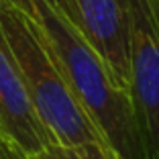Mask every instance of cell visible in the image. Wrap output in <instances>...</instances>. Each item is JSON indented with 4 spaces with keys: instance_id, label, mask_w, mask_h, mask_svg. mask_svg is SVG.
I'll return each mask as SVG.
<instances>
[{
    "instance_id": "obj_6",
    "label": "cell",
    "mask_w": 159,
    "mask_h": 159,
    "mask_svg": "<svg viewBox=\"0 0 159 159\" xmlns=\"http://www.w3.org/2000/svg\"><path fill=\"white\" fill-rule=\"evenodd\" d=\"M31 159H120L104 143H82V145H51Z\"/></svg>"
},
{
    "instance_id": "obj_2",
    "label": "cell",
    "mask_w": 159,
    "mask_h": 159,
    "mask_svg": "<svg viewBox=\"0 0 159 159\" xmlns=\"http://www.w3.org/2000/svg\"><path fill=\"white\" fill-rule=\"evenodd\" d=\"M0 27L20 70L31 104L53 145H106L70 90L35 16L14 6L0 4Z\"/></svg>"
},
{
    "instance_id": "obj_5",
    "label": "cell",
    "mask_w": 159,
    "mask_h": 159,
    "mask_svg": "<svg viewBox=\"0 0 159 159\" xmlns=\"http://www.w3.org/2000/svg\"><path fill=\"white\" fill-rule=\"evenodd\" d=\"M59 10L129 86V0H61Z\"/></svg>"
},
{
    "instance_id": "obj_4",
    "label": "cell",
    "mask_w": 159,
    "mask_h": 159,
    "mask_svg": "<svg viewBox=\"0 0 159 159\" xmlns=\"http://www.w3.org/2000/svg\"><path fill=\"white\" fill-rule=\"evenodd\" d=\"M0 145L31 159L53 145L35 112L20 70L0 27Z\"/></svg>"
},
{
    "instance_id": "obj_7",
    "label": "cell",
    "mask_w": 159,
    "mask_h": 159,
    "mask_svg": "<svg viewBox=\"0 0 159 159\" xmlns=\"http://www.w3.org/2000/svg\"><path fill=\"white\" fill-rule=\"evenodd\" d=\"M0 4L14 6V8H19V10H23V12L33 16V2H31V0H0Z\"/></svg>"
},
{
    "instance_id": "obj_9",
    "label": "cell",
    "mask_w": 159,
    "mask_h": 159,
    "mask_svg": "<svg viewBox=\"0 0 159 159\" xmlns=\"http://www.w3.org/2000/svg\"><path fill=\"white\" fill-rule=\"evenodd\" d=\"M45 2H49V4L57 6V8H59V6H61V0H45Z\"/></svg>"
},
{
    "instance_id": "obj_3",
    "label": "cell",
    "mask_w": 159,
    "mask_h": 159,
    "mask_svg": "<svg viewBox=\"0 0 159 159\" xmlns=\"http://www.w3.org/2000/svg\"><path fill=\"white\" fill-rule=\"evenodd\" d=\"M129 94L147 159H159V0H129Z\"/></svg>"
},
{
    "instance_id": "obj_1",
    "label": "cell",
    "mask_w": 159,
    "mask_h": 159,
    "mask_svg": "<svg viewBox=\"0 0 159 159\" xmlns=\"http://www.w3.org/2000/svg\"><path fill=\"white\" fill-rule=\"evenodd\" d=\"M33 16L70 90L120 159H147L129 86L57 6L31 0Z\"/></svg>"
},
{
    "instance_id": "obj_8",
    "label": "cell",
    "mask_w": 159,
    "mask_h": 159,
    "mask_svg": "<svg viewBox=\"0 0 159 159\" xmlns=\"http://www.w3.org/2000/svg\"><path fill=\"white\" fill-rule=\"evenodd\" d=\"M0 159H20L16 153H12L10 149H6L4 145H0Z\"/></svg>"
}]
</instances>
